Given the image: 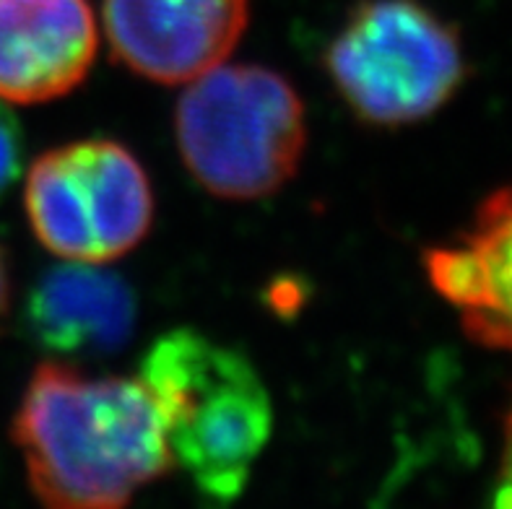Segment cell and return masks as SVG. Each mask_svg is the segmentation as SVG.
Instances as JSON below:
<instances>
[{
  "instance_id": "10",
  "label": "cell",
  "mask_w": 512,
  "mask_h": 509,
  "mask_svg": "<svg viewBox=\"0 0 512 509\" xmlns=\"http://www.w3.org/2000/svg\"><path fill=\"white\" fill-rule=\"evenodd\" d=\"M24 167V136L19 120L8 110L6 99H0V198L19 180Z\"/></svg>"
},
{
  "instance_id": "8",
  "label": "cell",
  "mask_w": 512,
  "mask_h": 509,
  "mask_svg": "<svg viewBox=\"0 0 512 509\" xmlns=\"http://www.w3.org/2000/svg\"><path fill=\"white\" fill-rule=\"evenodd\" d=\"M424 268L468 338L512 351V185L489 195L455 242L429 250Z\"/></svg>"
},
{
  "instance_id": "7",
  "label": "cell",
  "mask_w": 512,
  "mask_h": 509,
  "mask_svg": "<svg viewBox=\"0 0 512 509\" xmlns=\"http://www.w3.org/2000/svg\"><path fill=\"white\" fill-rule=\"evenodd\" d=\"M97 45L86 0H0V99L63 97L86 78Z\"/></svg>"
},
{
  "instance_id": "4",
  "label": "cell",
  "mask_w": 512,
  "mask_h": 509,
  "mask_svg": "<svg viewBox=\"0 0 512 509\" xmlns=\"http://www.w3.org/2000/svg\"><path fill=\"white\" fill-rule=\"evenodd\" d=\"M338 94L362 120L406 125L432 115L463 81L461 39L416 0H367L325 55Z\"/></svg>"
},
{
  "instance_id": "11",
  "label": "cell",
  "mask_w": 512,
  "mask_h": 509,
  "mask_svg": "<svg viewBox=\"0 0 512 509\" xmlns=\"http://www.w3.org/2000/svg\"><path fill=\"white\" fill-rule=\"evenodd\" d=\"M497 502L512 504V411H510V419H507V429H505V455H502L500 491H497Z\"/></svg>"
},
{
  "instance_id": "1",
  "label": "cell",
  "mask_w": 512,
  "mask_h": 509,
  "mask_svg": "<svg viewBox=\"0 0 512 509\" xmlns=\"http://www.w3.org/2000/svg\"><path fill=\"white\" fill-rule=\"evenodd\" d=\"M29 486L52 509H117L172 468L141 380L42 364L11 426Z\"/></svg>"
},
{
  "instance_id": "3",
  "label": "cell",
  "mask_w": 512,
  "mask_h": 509,
  "mask_svg": "<svg viewBox=\"0 0 512 509\" xmlns=\"http://www.w3.org/2000/svg\"><path fill=\"white\" fill-rule=\"evenodd\" d=\"M177 102L182 162L216 198L258 200L297 172L307 143L302 99L260 65H216Z\"/></svg>"
},
{
  "instance_id": "12",
  "label": "cell",
  "mask_w": 512,
  "mask_h": 509,
  "mask_svg": "<svg viewBox=\"0 0 512 509\" xmlns=\"http://www.w3.org/2000/svg\"><path fill=\"white\" fill-rule=\"evenodd\" d=\"M8 299H11V276H8L6 252L0 247V323H3V317H6Z\"/></svg>"
},
{
  "instance_id": "2",
  "label": "cell",
  "mask_w": 512,
  "mask_h": 509,
  "mask_svg": "<svg viewBox=\"0 0 512 509\" xmlns=\"http://www.w3.org/2000/svg\"><path fill=\"white\" fill-rule=\"evenodd\" d=\"M172 463L208 502L245 491L273 432V403L253 361L198 330L156 338L141 361Z\"/></svg>"
},
{
  "instance_id": "6",
  "label": "cell",
  "mask_w": 512,
  "mask_h": 509,
  "mask_svg": "<svg viewBox=\"0 0 512 509\" xmlns=\"http://www.w3.org/2000/svg\"><path fill=\"white\" fill-rule=\"evenodd\" d=\"M247 13V0H104L117 60L159 84H188L224 63Z\"/></svg>"
},
{
  "instance_id": "5",
  "label": "cell",
  "mask_w": 512,
  "mask_h": 509,
  "mask_svg": "<svg viewBox=\"0 0 512 509\" xmlns=\"http://www.w3.org/2000/svg\"><path fill=\"white\" fill-rule=\"evenodd\" d=\"M24 206L52 255L110 263L146 237L154 216L151 182L115 141H78L47 151L29 167Z\"/></svg>"
},
{
  "instance_id": "9",
  "label": "cell",
  "mask_w": 512,
  "mask_h": 509,
  "mask_svg": "<svg viewBox=\"0 0 512 509\" xmlns=\"http://www.w3.org/2000/svg\"><path fill=\"white\" fill-rule=\"evenodd\" d=\"M24 323L34 343L50 354H115L136 328V297L117 273L68 260L32 286Z\"/></svg>"
}]
</instances>
